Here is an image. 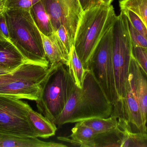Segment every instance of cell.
Returning a JSON list of instances; mask_svg holds the SVG:
<instances>
[{"mask_svg": "<svg viewBox=\"0 0 147 147\" xmlns=\"http://www.w3.org/2000/svg\"><path fill=\"white\" fill-rule=\"evenodd\" d=\"M62 43L65 52L69 58L73 44L71 43L69 35L64 26H61L55 32Z\"/></svg>", "mask_w": 147, "mask_h": 147, "instance_id": "27", "label": "cell"}, {"mask_svg": "<svg viewBox=\"0 0 147 147\" xmlns=\"http://www.w3.org/2000/svg\"><path fill=\"white\" fill-rule=\"evenodd\" d=\"M119 6L121 9H129L136 14L147 28V0H121Z\"/></svg>", "mask_w": 147, "mask_h": 147, "instance_id": "22", "label": "cell"}, {"mask_svg": "<svg viewBox=\"0 0 147 147\" xmlns=\"http://www.w3.org/2000/svg\"><path fill=\"white\" fill-rule=\"evenodd\" d=\"M113 26L98 44L88 61L86 69L92 72L108 100L114 105L118 101V96L113 64Z\"/></svg>", "mask_w": 147, "mask_h": 147, "instance_id": "6", "label": "cell"}, {"mask_svg": "<svg viewBox=\"0 0 147 147\" xmlns=\"http://www.w3.org/2000/svg\"><path fill=\"white\" fill-rule=\"evenodd\" d=\"M114 0H100V1L102 3H104L106 5H110L111 4V3Z\"/></svg>", "mask_w": 147, "mask_h": 147, "instance_id": "32", "label": "cell"}, {"mask_svg": "<svg viewBox=\"0 0 147 147\" xmlns=\"http://www.w3.org/2000/svg\"><path fill=\"white\" fill-rule=\"evenodd\" d=\"M50 66L26 62L17 78L0 85V95L36 102Z\"/></svg>", "mask_w": 147, "mask_h": 147, "instance_id": "7", "label": "cell"}, {"mask_svg": "<svg viewBox=\"0 0 147 147\" xmlns=\"http://www.w3.org/2000/svg\"><path fill=\"white\" fill-rule=\"evenodd\" d=\"M132 55L147 77V48L133 46Z\"/></svg>", "mask_w": 147, "mask_h": 147, "instance_id": "24", "label": "cell"}, {"mask_svg": "<svg viewBox=\"0 0 147 147\" xmlns=\"http://www.w3.org/2000/svg\"><path fill=\"white\" fill-rule=\"evenodd\" d=\"M132 47L125 15L121 11L117 16L112 30L113 67L118 96V101L115 104H122L126 96Z\"/></svg>", "mask_w": 147, "mask_h": 147, "instance_id": "5", "label": "cell"}, {"mask_svg": "<svg viewBox=\"0 0 147 147\" xmlns=\"http://www.w3.org/2000/svg\"><path fill=\"white\" fill-rule=\"evenodd\" d=\"M69 76L65 65L50 66L42 84L40 96L36 102L38 111L53 123L67 102Z\"/></svg>", "mask_w": 147, "mask_h": 147, "instance_id": "4", "label": "cell"}, {"mask_svg": "<svg viewBox=\"0 0 147 147\" xmlns=\"http://www.w3.org/2000/svg\"><path fill=\"white\" fill-rule=\"evenodd\" d=\"M83 11L101 3L100 0H78Z\"/></svg>", "mask_w": 147, "mask_h": 147, "instance_id": "30", "label": "cell"}, {"mask_svg": "<svg viewBox=\"0 0 147 147\" xmlns=\"http://www.w3.org/2000/svg\"><path fill=\"white\" fill-rule=\"evenodd\" d=\"M121 128L123 132L121 147H147V133H133L128 125Z\"/></svg>", "mask_w": 147, "mask_h": 147, "instance_id": "21", "label": "cell"}, {"mask_svg": "<svg viewBox=\"0 0 147 147\" xmlns=\"http://www.w3.org/2000/svg\"><path fill=\"white\" fill-rule=\"evenodd\" d=\"M28 118L36 138L48 139L56 134L57 125L41 113L34 110L30 106L28 108Z\"/></svg>", "mask_w": 147, "mask_h": 147, "instance_id": "14", "label": "cell"}, {"mask_svg": "<svg viewBox=\"0 0 147 147\" xmlns=\"http://www.w3.org/2000/svg\"><path fill=\"white\" fill-rule=\"evenodd\" d=\"M67 67L74 83L78 88L81 89L83 87L86 70L76 53L74 45L70 53Z\"/></svg>", "mask_w": 147, "mask_h": 147, "instance_id": "18", "label": "cell"}, {"mask_svg": "<svg viewBox=\"0 0 147 147\" xmlns=\"http://www.w3.org/2000/svg\"><path fill=\"white\" fill-rule=\"evenodd\" d=\"M4 15L8 28L9 41L27 62L50 66L46 57L41 33L29 10L5 9Z\"/></svg>", "mask_w": 147, "mask_h": 147, "instance_id": "2", "label": "cell"}, {"mask_svg": "<svg viewBox=\"0 0 147 147\" xmlns=\"http://www.w3.org/2000/svg\"><path fill=\"white\" fill-rule=\"evenodd\" d=\"M27 61L9 40H0V66L9 72L18 69Z\"/></svg>", "mask_w": 147, "mask_h": 147, "instance_id": "12", "label": "cell"}, {"mask_svg": "<svg viewBox=\"0 0 147 147\" xmlns=\"http://www.w3.org/2000/svg\"><path fill=\"white\" fill-rule=\"evenodd\" d=\"M0 40L9 41L8 28L4 12L0 15Z\"/></svg>", "mask_w": 147, "mask_h": 147, "instance_id": "28", "label": "cell"}, {"mask_svg": "<svg viewBox=\"0 0 147 147\" xmlns=\"http://www.w3.org/2000/svg\"><path fill=\"white\" fill-rule=\"evenodd\" d=\"M126 23L133 46L147 48V39L137 31L131 24L125 14Z\"/></svg>", "mask_w": 147, "mask_h": 147, "instance_id": "23", "label": "cell"}, {"mask_svg": "<svg viewBox=\"0 0 147 147\" xmlns=\"http://www.w3.org/2000/svg\"><path fill=\"white\" fill-rule=\"evenodd\" d=\"M5 2L6 0H0V15L4 12Z\"/></svg>", "mask_w": 147, "mask_h": 147, "instance_id": "31", "label": "cell"}, {"mask_svg": "<svg viewBox=\"0 0 147 147\" xmlns=\"http://www.w3.org/2000/svg\"><path fill=\"white\" fill-rule=\"evenodd\" d=\"M41 0H6L5 9H20L30 10L34 4Z\"/></svg>", "mask_w": 147, "mask_h": 147, "instance_id": "26", "label": "cell"}, {"mask_svg": "<svg viewBox=\"0 0 147 147\" xmlns=\"http://www.w3.org/2000/svg\"><path fill=\"white\" fill-rule=\"evenodd\" d=\"M29 107L18 98L0 95V133L35 137L28 118Z\"/></svg>", "mask_w": 147, "mask_h": 147, "instance_id": "8", "label": "cell"}, {"mask_svg": "<svg viewBox=\"0 0 147 147\" xmlns=\"http://www.w3.org/2000/svg\"><path fill=\"white\" fill-rule=\"evenodd\" d=\"M96 134L92 129L83 121L76 123L71 129V139L80 144L82 147H95Z\"/></svg>", "mask_w": 147, "mask_h": 147, "instance_id": "17", "label": "cell"}, {"mask_svg": "<svg viewBox=\"0 0 147 147\" xmlns=\"http://www.w3.org/2000/svg\"><path fill=\"white\" fill-rule=\"evenodd\" d=\"M29 12L41 33L46 36H50L53 33L54 31L46 8L45 0H41L33 5Z\"/></svg>", "mask_w": 147, "mask_h": 147, "instance_id": "16", "label": "cell"}, {"mask_svg": "<svg viewBox=\"0 0 147 147\" xmlns=\"http://www.w3.org/2000/svg\"><path fill=\"white\" fill-rule=\"evenodd\" d=\"M63 143L42 141L36 137L0 133V147H65Z\"/></svg>", "mask_w": 147, "mask_h": 147, "instance_id": "13", "label": "cell"}, {"mask_svg": "<svg viewBox=\"0 0 147 147\" xmlns=\"http://www.w3.org/2000/svg\"><path fill=\"white\" fill-rule=\"evenodd\" d=\"M10 72H11L8 71L7 70L2 68L0 66V75L7 74V73H9Z\"/></svg>", "mask_w": 147, "mask_h": 147, "instance_id": "33", "label": "cell"}, {"mask_svg": "<svg viewBox=\"0 0 147 147\" xmlns=\"http://www.w3.org/2000/svg\"><path fill=\"white\" fill-rule=\"evenodd\" d=\"M129 19L133 26L147 39V28L141 19L133 11L127 9H121Z\"/></svg>", "mask_w": 147, "mask_h": 147, "instance_id": "25", "label": "cell"}, {"mask_svg": "<svg viewBox=\"0 0 147 147\" xmlns=\"http://www.w3.org/2000/svg\"><path fill=\"white\" fill-rule=\"evenodd\" d=\"M117 16L113 5L102 3L83 12L74 46L85 70L92 53Z\"/></svg>", "mask_w": 147, "mask_h": 147, "instance_id": "3", "label": "cell"}, {"mask_svg": "<svg viewBox=\"0 0 147 147\" xmlns=\"http://www.w3.org/2000/svg\"><path fill=\"white\" fill-rule=\"evenodd\" d=\"M54 32L64 26L74 45L83 11L78 0H45Z\"/></svg>", "mask_w": 147, "mask_h": 147, "instance_id": "9", "label": "cell"}, {"mask_svg": "<svg viewBox=\"0 0 147 147\" xmlns=\"http://www.w3.org/2000/svg\"><path fill=\"white\" fill-rule=\"evenodd\" d=\"M111 115L127 121L137 133H147V127L143 122L137 95L135 73L131 62L125 99L122 104L113 105Z\"/></svg>", "mask_w": 147, "mask_h": 147, "instance_id": "10", "label": "cell"}, {"mask_svg": "<svg viewBox=\"0 0 147 147\" xmlns=\"http://www.w3.org/2000/svg\"><path fill=\"white\" fill-rule=\"evenodd\" d=\"M22 70V65L21 66L15 70L7 74L0 75V85L5 83L14 80L18 77Z\"/></svg>", "mask_w": 147, "mask_h": 147, "instance_id": "29", "label": "cell"}, {"mask_svg": "<svg viewBox=\"0 0 147 147\" xmlns=\"http://www.w3.org/2000/svg\"><path fill=\"white\" fill-rule=\"evenodd\" d=\"M131 62L135 73L136 89L143 122L147 127V77L132 55Z\"/></svg>", "mask_w": 147, "mask_h": 147, "instance_id": "15", "label": "cell"}, {"mask_svg": "<svg viewBox=\"0 0 147 147\" xmlns=\"http://www.w3.org/2000/svg\"><path fill=\"white\" fill-rule=\"evenodd\" d=\"M82 121L92 129L96 134L111 131L118 126V119L112 115L108 118H92Z\"/></svg>", "mask_w": 147, "mask_h": 147, "instance_id": "20", "label": "cell"}, {"mask_svg": "<svg viewBox=\"0 0 147 147\" xmlns=\"http://www.w3.org/2000/svg\"><path fill=\"white\" fill-rule=\"evenodd\" d=\"M113 105L90 70L86 69L83 87L78 88L69 74L68 97L62 113L54 122L61 127L94 118L111 116Z\"/></svg>", "mask_w": 147, "mask_h": 147, "instance_id": "1", "label": "cell"}, {"mask_svg": "<svg viewBox=\"0 0 147 147\" xmlns=\"http://www.w3.org/2000/svg\"><path fill=\"white\" fill-rule=\"evenodd\" d=\"M46 57L50 66H56L63 64L67 66L69 60L62 43L55 32L50 36L41 33Z\"/></svg>", "mask_w": 147, "mask_h": 147, "instance_id": "11", "label": "cell"}, {"mask_svg": "<svg viewBox=\"0 0 147 147\" xmlns=\"http://www.w3.org/2000/svg\"><path fill=\"white\" fill-rule=\"evenodd\" d=\"M123 132L117 126L115 129L103 133L97 134L95 147H121Z\"/></svg>", "mask_w": 147, "mask_h": 147, "instance_id": "19", "label": "cell"}]
</instances>
